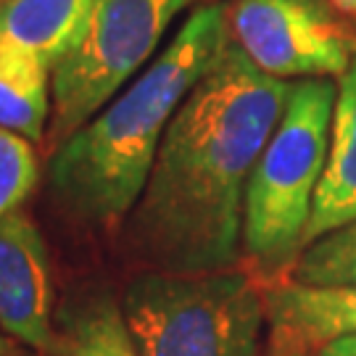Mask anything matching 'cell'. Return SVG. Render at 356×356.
Returning a JSON list of instances; mask_svg holds the SVG:
<instances>
[{
	"label": "cell",
	"mask_w": 356,
	"mask_h": 356,
	"mask_svg": "<svg viewBox=\"0 0 356 356\" xmlns=\"http://www.w3.org/2000/svg\"><path fill=\"white\" fill-rule=\"evenodd\" d=\"M13 338H8L6 332L0 330V356H13Z\"/></svg>",
	"instance_id": "e0dca14e"
},
{
	"label": "cell",
	"mask_w": 356,
	"mask_h": 356,
	"mask_svg": "<svg viewBox=\"0 0 356 356\" xmlns=\"http://www.w3.org/2000/svg\"><path fill=\"white\" fill-rule=\"evenodd\" d=\"M53 272L38 225L22 211L0 216V330L38 354L56 356L64 341L53 330Z\"/></svg>",
	"instance_id": "52a82bcc"
},
{
	"label": "cell",
	"mask_w": 356,
	"mask_h": 356,
	"mask_svg": "<svg viewBox=\"0 0 356 356\" xmlns=\"http://www.w3.org/2000/svg\"><path fill=\"white\" fill-rule=\"evenodd\" d=\"M38 156L32 143L0 127V216L19 211L38 185Z\"/></svg>",
	"instance_id": "5bb4252c"
},
{
	"label": "cell",
	"mask_w": 356,
	"mask_h": 356,
	"mask_svg": "<svg viewBox=\"0 0 356 356\" xmlns=\"http://www.w3.org/2000/svg\"><path fill=\"white\" fill-rule=\"evenodd\" d=\"M335 11L346 13V16H356V0H330Z\"/></svg>",
	"instance_id": "2e32d148"
},
{
	"label": "cell",
	"mask_w": 356,
	"mask_h": 356,
	"mask_svg": "<svg viewBox=\"0 0 356 356\" xmlns=\"http://www.w3.org/2000/svg\"><path fill=\"white\" fill-rule=\"evenodd\" d=\"M272 356H306V354H272Z\"/></svg>",
	"instance_id": "ac0fdd59"
},
{
	"label": "cell",
	"mask_w": 356,
	"mask_h": 356,
	"mask_svg": "<svg viewBox=\"0 0 356 356\" xmlns=\"http://www.w3.org/2000/svg\"><path fill=\"white\" fill-rule=\"evenodd\" d=\"M229 45L222 3H201L153 61L51 156L58 211L98 232L122 229L177 108Z\"/></svg>",
	"instance_id": "7a4b0ae2"
},
{
	"label": "cell",
	"mask_w": 356,
	"mask_h": 356,
	"mask_svg": "<svg viewBox=\"0 0 356 356\" xmlns=\"http://www.w3.org/2000/svg\"><path fill=\"white\" fill-rule=\"evenodd\" d=\"M0 3H3V0H0Z\"/></svg>",
	"instance_id": "ffe728a7"
},
{
	"label": "cell",
	"mask_w": 356,
	"mask_h": 356,
	"mask_svg": "<svg viewBox=\"0 0 356 356\" xmlns=\"http://www.w3.org/2000/svg\"><path fill=\"white\" fill-rule=\"evenodd\" d=\"M356 219V58L338 82L327 166L314 198L306 245Z\"/></svg>",
	"instance_id": "9c48e42d"
},
{
	"label": "cell",
	"mask_w": 356,
	"mask_h": 356,
	"mask_svg": "<svg viewBox=\"0 0 356 356\" xmlns=\"http://www.w3.org/2000/svg\"><path fill=\"white\" fill-rule=\"evenodd\" d=\"M272 354H306L356 335V285L280 280L264 288Z\"/></svg>",
	"instance_id": "ba28073f"
},
{
	"label": "cell",
	"mask_w": 356,
	"mask_h": 356,
	"mask_svg": "<svg viewBox=\"0 0 356 356\" xmlns=\"http://www.w3.org/2000/svg\"><path fill=\"white\" fill-rule=\"evenodd\" d=\"M338 85L296 79L277 127L256 161L243 211V248L259 277L272 285L291 277L314 214L330 153Z\"/></svg>",
	"instance_id": "3957f363"
},
{
	"label": "cell",
	"mask_w": 356,
	"mask_h": 356,
	"mask_svg": "<svg viewBox=\"0 0 356 356\" xmlns=\"http://www.w3.org/2000/svg\"><path fill=\"white\" fill-rule=\"evenodd\" d=\"M95 3L98 0H3L0 38L38 56L53 72L85 40Z\"/></svg>",
	"instance_id": "30bf717a"
},
{
	"label": "cell",
	"mask_w": 356,
	"mask_h": 356,
	"mask_svg": "<svg viewBox=\"0 0 356 356\" xmlns=\"http://www.w3.org/2000/svg\"><path fill=\"white\" fill-rule=\"evenodd\" d=\"M64 330V356H138L122 304L108 291L66 306Z\"/></svg>",
	"instance_id": "7c38bea8"
},
{
	"label": "cell",
	"mask_w": 356,
	"mask_h": 356,
	"mask_svg": "<svg viewBox=\"0 0 356 356\" xmlns=\"http://www.w3.org/2000/svg\"><path fill=\"white\" fill-rule=\"evenodd\" d=\"M319 356H356V335H348V338H341L335 343L325 346Z\"/></svg>",
	"instance_id": "9a60e30c"
},
{
	"label": "cell",
	"mask_w": 356,
	"mask_h": 356,
	"mask_svg": "<svg viewBox=\"0 0 356 356\" xmlns=\"http://www.w3.org/2000/svg\"><path fill=\"white\" fill-rule=\"evenodd\" d=\"M13 356H19V354H13ZM32 356H48V354H32Z\"/></svg>",
	"instance_id": "d6986e66"
},
{
	"label": "cell",
	"mask_w": 356,
	"mask_h": 356,
	"mask_svg": "<svg viewBox=\"0 0 356 356\" xmlns=\"http://www.w3.org/2000/svg\"><path fill=\"white\" fill-rule=\"evenodd\" d=\"M229 40L275 79L343 76L356 58V35L330 0H232Z\"/></svg>",
	"instance_id": "8992f818"
},
{
	"label": "cell",
	"mask_w": 356,
	"mask_h": 356,
	"mask_svg": "<svg viewBox=\"0 0 356 356\" xmlns=\"http://www.w3.org/2000/svg\"><path fill=\"white\" fill-rule=\"evenodd\" d=\"M198 0H98L88 35L53 69V151L148 66L172 22Z\"/></svg>",
	"instance_id": "5b68a950"
},
{
	"label": "cell",
	"mask_w": 356,
	"mask_h": 356,
	"mask_svg": "<svg viewBox=\"0 0 356 356\" xmlns=\"http://www.w3.org/2000/svg\"><path fill=\"white\" fill-rule=\"evenodd\" d=\"M122 314L138 356H259L267 325L254 275L135 272L122 291Z\"/></svg>",
	"instance_id": "277c9868"
},
{
	"label": "cell",
	"mask_w": 356,
	"mask_h": 356,
	"mask_svg": "<svg viewBox=\"0 0 356 356\" xmlns=\"http://www.w3.org/2000/svg\"><path fill=\"white\" fill-rule=\"evenodd\" d=\"M229 40L169 122L148 182L119 229L132 261L156 272L232 269L245 191L291 95Z\"/></svg>",
	"instance_id": "6da1fadb"
},
{
	"label": "cell",
	"mask_w": 356,
	"mask_h": 356,
	"mask_svg": "<svg viewBox=\"0 0 356 356\" xmlns=\"http://www.w3.org/2000/svg\"><path fill=\"white\" fill-rule=\"evenodd\" d=\"M53 111V72L38 56L0 38V127L40 140Z\"/></svg>",
	"instance_id": "8fae6325"
},
{
	"label": "cell",
	"mask_w": 356,
	"mask_h": 356,
	"mask_svg": "<svg viewBox=\"0 0 356 356\" xmlns=\"http://www.w3.org/2000/svg\"><path fill=\"white\" fill-rule=\"evenodd\" d=\"M288 280L304 285H356V219L309 243Z\"/></svg>",
	"instance_id": "4fadbf2b"
}]
</instances>
